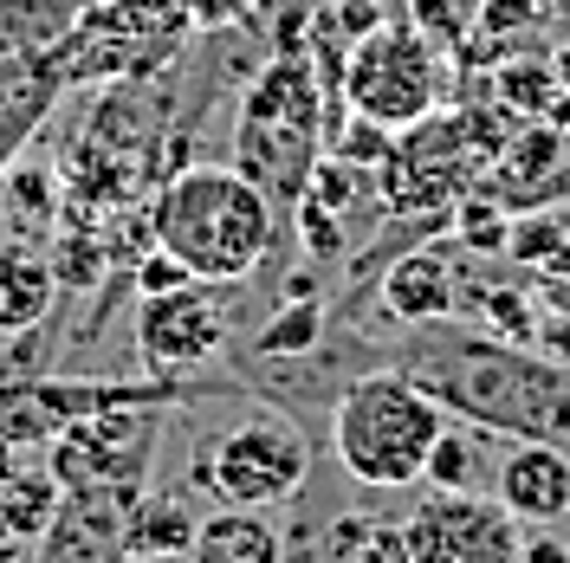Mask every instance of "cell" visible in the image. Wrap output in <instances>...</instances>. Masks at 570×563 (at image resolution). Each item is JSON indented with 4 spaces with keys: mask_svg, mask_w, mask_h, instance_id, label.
Listing matches in <instances>:
<instances>
[{
    "mask_svg": "<svg viewBox=\"0 0 570 563\" xmlns=\"http://www.w3.org/2000/svg\"><path fill=\"white\" fill-rule=\"evenodd\" d=\"M59 305V266L33 240L7 234L0 240V337H27L39 330Z\"/></svg>",
    "mask_w": 570,
    "mask_h": 563,
    "instance_id": "5bb4252c",
    "label": "cell"
},
{
    "mask_svg": "<svg viewBox=\"0 0 570 563\" xmlns=\"http://www.w3.org/2000/svg\"><path fill=\"white\" fill-rule=\"evenodd\" d=\"M487 169V149H480V130L473 117H454V110H434L422 124L395 130L390 156L376 162V201L383 214H441L454 208L461 195H473V181Z\"/></svg>",
    "mask_w": 570,
    "mask_h": 563,
    "instance_id": "8992f818",
    "label": "cell"
},
{
    "mask_svg": "<svg viewBox=\"0 0 570 563\" xmlns=\"http://www.w3.org/2000/svg\"><path fill=\"white\" fill-rule=\"evenodd\" d=\"M188 563H285V531L259 505H220L195 525Z\"/></svg>",
    "mask_w": 570,
    "mask_h": 563,
    "instance_id": "9a60e30c",
    "label": "cell"
},
{
    "mask_svg": "<svg viewBox=\"0 0 570 563\" xmlns=\"http://www.w3.org/2000/svg\"><path fill=\"white\" fill-rule=\"evenodd\" d=\"M202 486L220 505H259L273 512L285 498L305 493V473H312V441L305 427L279 415V408H253L234 427H220L202 454Z\"/></svg>",
    "mask_w": 570,
    "mask_h": 563,
    "instance_id": "52a82bcc",
    "label": "cell"
},
{
    "mask_svg": "<svg viewBox=\"0 0 570 563\" xmlns=\"http://www.w3.org/2000/svg\"><path fill=\"white\" fill-rule=\"evenodd\" d=\"M298 234H305V253L312 259H331V253H344V214H331L324 201H312V195H298Z\"/></svg>",
    "mask_w": 570,
    "mask_h": 563,
    "instance_id": "ffe728a7",
    "label": "cell"
},
{
    "mask_svg": "<svg viewBox=\"0 0 570 563\" xmlns=\"http://www.w3.org/2000/svg\"><path fill=\"white\" fill-rule=\"evenodd\" d=\"M376 298H383V317L395 330L434 324V317H461V266H454L448 247H415L383 273Z\"/></svg>",
    "mask_w": 570,
    "mask_h": 563,
    "instance_id": "7c38bea8",
    "label": "cell"
},
{
    "mask_svg": "<svg viewBox=\"0 0 570 563\" xmlns=\"http://www.w3.org/2000/svg\"><path fill=\"white\" fill-rule=\"evenodd\" d=\"M59 91H66V78L52 71L46 52H0V176L27 156V142L52 117Z\"/></svg>",
    "mask_w": 570,
    "mask_h": 563,
    "instance_id": "4fadbf2b",
    "label": "cell"
},
{
    "mask_svg": "<svg viewBox=\"0 0 570 563\" xmlns=\"http://www.w3.org/2000/svg\"><path fill=\"white\" fill-rule=\"evenodd\" d=\"M130 285H137V298H149V292H176V285H188V273H181V259H169L163 247H142L137 259H130Z\"/></svg>",
    "mask_w": 570,
    "mask_h": 563,
    "instance_id": "7402d4cb",
    "label": "cell"
},
{
    "mask_svg": "<svg viewBox=\"0 0 570 563\" xmlns=\"http://www.w3.org/2000/svg\"><path fill=\"white\" fill-rule=\"evenodd\" d=\"M351 563H409L402 525H356V544H344Z\"/></svg>",
    "mask_w": 570,
    "mask_h": 563,
    "instance_id": "603a6c76",
    "label": "cell"
},
{
    "mask_svg": "<svg viewBox=\"0 0 570 563\" xmlns=\"http://www.w3.org/2000/svg\"><path fill=\"white\" fill-rule=\"evenodd\" d=\"M195 512L169 493H137V505L124 512V557H188L195 544Z\"/></svg>",
    "mask_w": 570,
    "mask_h": 563,
    "instance_id": "2e32d148",
    "label": "cell"
},
{
    "mask_svg": "<svg viewBox=\"0 0 570 563\" xmlns=\"http://www.w3.org/2000/svg\"><path fill=\"white\" fill-rule=\"evenodd\" d=\"M0 181H7V208L20 214V220H52V214H59V181L52 176H39V169H20V162H13Z\"/></svg>",
    "mask_w": 570,
    "mask_h": 563,
    "instance_id": "d6986e66",
    "label": "cell"
},
{
    "mask_svg": "<svg viewBox=\"0 0 570 563\" xmlns=\"http://www.w3.org/2000/svg\"><path fill=\"white\" fill-rule=\"evenodd\" d=\"M409 563H519L525 525L487 493H434L402 518Z\"/></svg>",
    "mask_w": 570,
    "mask_h": 563,
    "instance_id": "9c48e42d",
    "label": "cell"
},
{
    "mask_svg": "<svg viewBox=\"0 0 570 563\" xmlns=\"http://www.w3.org/2000/svg\"><path fill=\"white\" fill-rule=\"evenodd\" d=\"M558 66H564V71H570V52H564V59H558ZM564 91H570V78H564Z\"/></svg>",
    "mask_w": 570,
    "mask_h": 563,
    "instance_id": "484cf974",
    "label": "cell"
},
{
    "mask_svg": "<svg viewBox=\"0 0 570 563\" xmlns=\"http://www.w3.org/2000/svg\"><path fill=\"white\" fill-rule=\"evenodd\" d=\"M259 356H273V363H285V356H312L324 350V305L318 298H292L279 317H266L259 324Z\"/></svg>",
    "mask_w": 570,
    "mask_h": 563,
    "instance_id": "ac0fdd59",
    "label": "cell"
},
{
    "mask_svg": "<svg viewBox=\"0 0 570 563\" xmlns=\"http://www.w3.org/2000/svg\"><path fill=\"white\" fill-rule=\"evenodd\" d=\"M176 7L188 13L195 33H234V27H247L253 20L259 0H176Z\"/></svg>",
    "mask_w": 570,
    "mask_h": 563,
    "instance_id": "44dd1931",
    "label": "cell"
},
{
    "mask_svg": "<svg viewBox=\"0 0 570 563\" xmlns=\"http://www.w3.org/2000/svg\"><path fill=\"white\" fill-rule=\"evenodd\" d=\"M395 369L454 415L505 441H551L570 454V363L512 344L487 324L461 317H434L409 324V337L395 344Z\"/></svg>",
    "mask_w": 570,
    "mask_h": 563,
    "instance_id": "6da1fadb",
    "label": "cell"
},
{
    "mask_svg": "<svg viewBox=\"0 0 570 563\" xmlns=\"http://www.w3.org/2000/svg\"><path fill=\"white\" fill-rule=\"evenodd\" d=\"M220 350H227V312L214 285L188 279L176 292L137 298V356L149 363V376H195Z\"/></svg>",
    "mask_w": 570,
    "mask_h": 563,
    "instance_id": "30bf717a",
    "label": "cell"
},
{
    "mask_svg": "<svg viewBox=\"0 0 570 563\" xmlns=\"http://www.w3.org/2000/svg\"><path fill=\"white\" fill-rule=\"evenodd\" d=\"M27 557V544H20V537H7V531H0V563H20Z\"/></svg>",
    "mask_w": 570,
    "mask_h": 563,
    "instance_id": "d4e9b609",
    "label": "cell"
},
{
    "mask_svg": "<svg viewBox=\"0 0 570 563\" xmlns=\"http://www.w3.org/2000/svg\"><path fill=\"white\" fill-rule=\"evenodd\" d=\"M188 39L195 27L176 0H85L46 59L66 85H137L176 71Z\"/></svg>",
    "mask_w": 570,
    "mask_h": 563,
    "instance_id": "277c9868",
    "label": "cell"
},
{
    "mask_svg": "<svg viewBox=\"0 0 570 563\" xmlns=\"http://www.w3.org/2000/svg\"><path fill=\"white\" fill-rule=\"evenodd\" d=\"M448 85H454L448 46L409 20H383L356 33L337 59V98L351 105V117H370L383 130H409L448 110Z\"/></svg>",
    "mask_w": 570,
    "mask_h": 563,
    "instance_id": "5b68a950",
    "label": "cell"
},
{
    "mask_svg": "<svg viewBox=\"0 0 570 563\" xmlns=\"http://www.w3.org/2000/svg\"><path fill=\"white\" fill-rule=\"evenodd\" d=\"M493 498L519 525H558L570 518V454L551 441H512L493 473Z\"/></svg>",
    "mask_w": 570,
    "mask_h": 563,
    "instance_id": "8fae6325",
    "label": "cell"
},
{
    "mask_svg": "<svg viewBox=\"0 0 570 563\" xmlns=\"http://www.w3.org/2000/svg\"><path fill=\"white\" fill-rule=\"evenodd\" d=\"M519 563H570V544H558V537H525V557Z\"/></svg>",
    "mask_w": 570,
    "mask_h": 563,
    "instance_id": "cb8c5ba5",
    "label": "cell"
},
{
    "mask_svg": "<svg viewBox=\"0 0 570 563\" xmlns=\"http://www.w3.org/2000/svg\"><path fill=\"white\" fill-rule=\"evenodd\" d=\"M149 247L202 285H247L279 253V208L234 162H181L149 201Z\"/></svg>",
    "mask_w": 570,
    "mask_h": 563,
    "instance_id": "7a4b0ae2",
    "label": "cell"
},
{
    "mask_svg": "<svg viewBox=\"0 0 570 563\" xmlns=\"http://www.w3.org/2000/svg\"><path fill=\"white\" fill-rule=\"evenodd\" d=\"M156 415L163 408H110V415H85L66 434H52V480L66 498H110V505H137L142 466L156 454Z\"/></svg>",
    "mask_w": 570,
    "mask_h": 563,
    "instance_id": "ba28073f",
    "label": "cell"
},
{
    "mask_svg": "<svg viewBox=\"0 0 570 563\" xmlns=\"http://www.w3.org/2000/svg\"><path fill=\"white\" fill-rule=\"evenodd\" d=\"M487 427L473 422H454L441 427V441H434V454H428V486H441V493H473L480 486V460H487Z\"/></svg>",
    "mask_w": 570,
    "mask_h": 563,
    "instance_id": "e0dca14e",
    "label": "cell"
},
{
    "mask_svg": "<svg viewBox=\"0 0 570 563\" xmlns=\"http://www.w3.org/2000/svg\"><path fill=\"white\" fill-rule=\"evenodd\" d=\"M448 427V408L402 369L351 376L331 402V454L370 493H409L428 480V454Z\"/></svg>",
    "mask_w": 570,
    "mask_h": 563,
    "instance_id": "3957f363",
    "label": "cell"
}]
</instances>
